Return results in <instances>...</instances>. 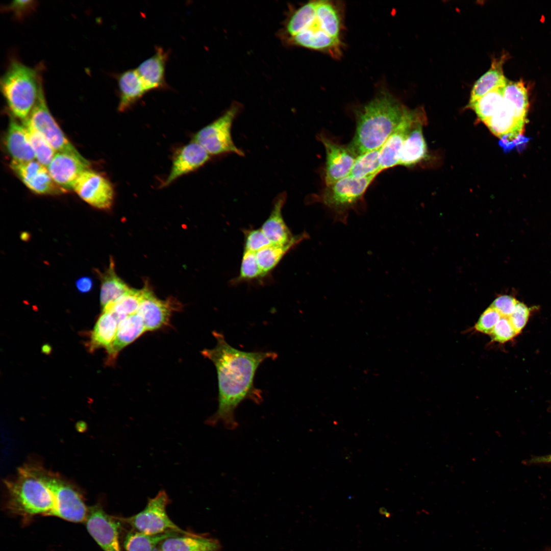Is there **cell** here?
Masks as SVG:
<instances>
[{"instance_id":"33","label":"cell","mask_w":551,"mask_h":551,"mask_svg":"<svg viewBox=\"0 0 551 551\" xmlns=\"http://www.w3.org/2000/svg\"><path fill=\"white\" fill-rule=\"evenodd\" d=\"M179 534L170 532L149 535L134 530L127 534L123 542L124 548L126 551H156L162 541Z\"/></svg>"},{"instance_id":"37","label":"cell","mask_w":551,"mask_h":551,"mask_svg":"<svg viewBox=\"0 0 551 551\" xmlns=\"http://www.w3.org/2000/svg\"><path fill=\"white\" fill-rule=\"evenodd\" d=\"M264 274L260 268L256 259V253L244 250L238 277L234 279L233 284L243 281H249L264 277Z\"/></svg>"},{"instance_id":"3","label":"cell","mask_w":551,"mask_h":551,"mask_svg":"<svg viewBox=\"0 0 551 551\" xmlns=\"http://www.w3.org/2000/svg\"><path fill=\"white\" fill-rule=\"evenodd\" d=\"M2 93L13 116L24 120L34 108L43 88L37 68L12 60L0 81Z\"/></svg>"},{"instance_id":"21","label":"cell","mask_w":551,"mask_h":551,"mask_svg":"<svg viewBox=\"0 0 551 551\" xmlns=\"http://www.w3.org/2000/svg\"><path fill=\"white\" fill-rule=\"evenodd\" d=\"M168 58L167 52L158 47L153 56L136 68L147 92L167 88L165 76Z\"/></svg>"},{"instance_id":"23","label":"cell","mask_w":551,"mask_h":551,"mask_svg":"<svg viewBox=\"0 0 551 551\" xmlns=\"http://www.w3.org/2000/svg\"><path fill=\"white\" fill-rule=\"evenodd\" d=\"M5 145L12 161L27 162L36 159L25 128L13 118L9 122Z\"/></svg>"},{"instance_id":"45","label":"cell","mask_w":551,"mask_h":551,"mask_svg":"<svg viewBox=\"0 0 551 551\" xmlns=\"http://www.w3.org/2000/svg\"><path fill=\"white\" fill-rule=\"evenodd\" d=\"M529 462L531 464L551 463V454L533 458Z\"/></svg>"},{"instance_id":"15","label":"cell","mask_w":551,"mask_h":551,"mask_svg":"<svg viewBox=\"0 0 551 551\" xmlns=\"http://www.w3.org/2000/svg\"><path fill=\"white\" fill-rule=\"evenodd\" d=\"M89 162L83 157L57 152L47 167L55 182L63 190L73 189L79 176L88 169Z\"/></svg>"},{"instance_id":"8","label":"cell","mask_w":551,"mask_h":551,"mask_svg":"<svg viewBox=\"0 0 551 551\" xmlns=\"http://www.w3.org/2000/svg\"><path fill=\"white\" fill-rule=\"evenodd\" d=\"M170 500L164 490L160 491L149 498L145 508L133 516L117 518L131 526L134 530L149 535L174 532L183 534L190 532L181 529L168 516L166 508Z\"/></svg>"},{"instance_id":"6","label":"cell","mask_w":551,"mask_h":551,"mask_svg":"<svg viewBox=\"0 0 551 551\" xmlns=\"http://www.w3.org/2000/svg\"><path fill=\"white\" fill-rule=\"evenodd\" d=\"M38 478L51 491L54 499V508L50 515L74 522L86 521L88 510L83 499L73 486L58 475L33 466Z\"/></svg>"},{"instance_id":"16","label":"cell","mask_w":551,"mask_h":551,"mask_svg":"<svg viewBox=\"0 0 551 551\" xmlns=\"http://www.w3.org/2000/svg\"><path fill=\"white\" fill-rule=\"evenodd\" d=\"M289 46L327 53L338 57L341 54L340 39L334 38L322 30L315 18L303 30L283 42Z\"/></svg>"},{"instance_id":"5","label":"cell","mask_w":551,"mask_h":551,"mask_svg":"<svg viewBox=\"0 0 551 551\" xmlns=\"http://www.w3.org/2000/svg\"><path fill=\"white\" fill-rule=\"evenodd\" d=\"M376 177L356 179L348 176L325 186L318 195L307 201L321 204L330 212L335 222L346 224L349 211L360 213L365 209L364 194Z\"/></svg>"},{"instance_id":"27","label":"cell","mask_w":551,"mask_h":551,"mask_svg":"<svg viewBox=\"0 0 551 551\" xmlns=\"http://www.w3.org/2000/svg\"><path fill=\"white\" fill-rule=\"evenodd\" d=\"M118 324L119 321L112 313L103 312L92 332L90 350L99 347H104L107 350L115 338Z\"/></svg>"},{"instance_id":"38","label":"cell","mask_w":551,"mask_h":551,"mask_svg":"<svg viewBox=\"0 0 551 551\" xmlns=\"http://www.w3.org/2000/svg\"><path fill=\"white\" fill-rule=\"evenodd\" d=\"M244 250L256 253L272 244L261 229L244 230Z\"/></svg>"},{"instance_id":"24","label":"cell","mask_w":551,"mask_h":551,"mask_svg":"<svg viewBox=\"0 0 551 551\" xmlns=\"http://www.w3.org/2000/svg\"><path fill=\"white\" fill-rule=\"evenodd\" d=\"M146 331L143 320L137 313L129 315L120 321L115 338L107 350L110 362L114 361L118 353L126 346L134 342Z\"/></svg>"},{"instance_id":"36","label":"cell","mask_w":551,"mask_h":551,"mask_svg":"<svg viewBox=\"0 0 551 551\" xmlns=\"http://www.w3.org/2000/svg\"><path fill=\"white\" fill-rule=\"evenodd\" d=\"M381 148L357 156L348 176L356 179H362L377 176L380 173V154Z\"/></svg>"},{"instance_id":"17","label":"cell","mask_w":551,"mask_h":551,"mask_svg":"<svg viewBox=\"0 0 551 551\" xmlns=\"http://www.w3.org/2000/svg\"><path fill=\"white\" fill-rule=\"evenodd\" d=\"M417 109L405 107L401 120L382 146L380 154L382 171L398 165L402 150L414 120Z\"/></svg>"},{"instance_id":"12","label":"cell","mask_w":551,"mask_h":551,"mask_svg":"<svg viewBox=\"0 0 551 551\" xmlns=\"http://www.w3.org/2000/svg\"><path fill=\"white\" fill-rule=\"evenodd\" d=\"M86 522L88 532L104 551H121L117 518L96 506L88 510Z\"/></svg>"},{"instance_id":"43","label":"cell","mask_w":551,"mask_h":551,"mask_svg":"<svg viewBox=\"0 0 551 551\" xmlns=\"http://www.w3.org/2000/svg\"><path fill=\"white\" fill-rule=\"evenodd\" d=\"M34 1H14L6 6L5 9L10 11L19 19H21L32 12L36 7Z\"/></svg>"},{"instance_id":"4","label":"cell","mask_w":551,"mask_h":551,"mask_svg":"<svg viewBox=\"0 0 551 551\" xmlns=\"http://www.w3.org/2000/svg\"><path fill=\"white\" fill-rule=\"evenodd\" d=\"M10 508L23 515H50L54 499L49 489L38 478L33 466L18 470L16 477L5 482Z\"/></svg>"},{"instance_id":"14","label":"cell","mask_w":551,"mask_h":551,"mask_svg":"<svg viewBox=\"0 0 551 551\" xmlns=\"http://www.w3.org/2000/svg\"><path fill=\"white\" fill-rule=\"evenodd\" d=\"M10 168L32 191L39 194H56L64 191L51 177L47 167L35 160L11 161Z\"/></svg>"},{"instance_id":"2","label":"cell","mask_w":551,"mask_h":551,"mask_svg":"<svg viewBox=\"0 0 551 551\" xmlns=\"http://www.w3.org/2000/svg\"><path fill=\"white\" fill-rule=\"evenodd\" d=\"M405 108L390 93L379 94L357 114L355 133L349 147L357 156L382 147L400 122Z\"/></svg>"},{"instance_id":"18","label":"cell","mask_w":551,"mask_h":551,"mask_svg":"<svg viewBox=\"0 0 551 551\" xmlns=\"http://www.w3.org/2000/svg\"><path fill=\"white\" fill-rule=\"evenodd\" d=\"M210 155L196 141L183 146L174 158L170 172L163 186H167L179 177L203 166L210 159Z\"/></svg>"},{"instance_id":"26","label":"cell","mask_w":551,"mask_h":551,"mask_svg":"<svg viewBox=\"0 0 551 551\" xmlns=\"http://www.w3.org/2000/svg\"><path fill=\"white\" fill-rule=\"evenodd\" d=\"M505 55L494 58L490 69L474 84L470 96L471 103L494 88L505 85L507 80L503 73V66L506 60Z\"/></svg>"},{"instance_id":"22","label":"cell","mask_w":551,"mask_h":551,"mask_svg":"<svg viewBox=\"0 0 551 551\" xmlns=\"http://www.w3.org/2000/svg\"><path fill=\"white\" fill-rule=\"evenodd\" d=\"M220 547L217 539L191 533L179 534L165 539L156 551H219Z\"/></svg>"},{"instance_id":"29","label":"cell","mask_w":551,"mask_h":551,"mask_svg":"<svg viewBox=\"0 0 551 551\" xmlns=\"http://www.w3.org/2000/svg\"><path fill=\"white\" fill-rule=\"evenodd\" d=\"M114 264L111 260L106 271L101 276L100 303L102 307L113 303L131 288L116 273Z\"/></svg>"},{"instance_id":"30","label":"cell","mask_w":551,"mask_h":551,"mask_svg":"<svg viewBox=\"0 0 551 551\" xmlns=\"http://www.w3.org/2000/svg\"><path fill=\"white\" fill-rule=\"evenodd\" d=\"M145 290L131 289L115 302L103 308V312L112 313L119 323L125 317L136 313L144 299Z\"/></svg>"},{"instance_id":"25","label":"cell","mask_w":551,"mask_h":551,"mask_svg":"<svg viewBox=\"0 0 551 551\" xmlns=\"http://www.w3.org/2000/svg\"><path fill=\"white\" fill-rule=\"evenodd\" d=\"M119 103L118 110L124 112L147 92L136 69L124 71L117 75Z\"/></svg>"},{"instance_id":"44","label":"cell","mask_w":551,"mask_h":551,"mask_svg":"<svg viewBox=\"0 0 551 551\" xmlns=\"http://www.w3.org/2000/svg\"><path fill=\"white\" fill-rule=\"evenodd\" d=\"M76 286L78 290L81 293H87L91 290L93 288V281L90 277H83L76 281Z\"/></svg>"},{"instance_id":"13","label":"cell","mask_w":551,"mask_h":551,"mask_svg":"<svg viewBox=\"0 0 551 551\" xmlns=\"http://www.w3.org/2000/svg\"><path fill=\"white\" fill-rule=\"evenodd\" d=\"M144 299L137 311L146 331H155L166 325L172 313L181 306L175 298L161 299L156 296L148 285L144 287Z\"/></svg>"},{"instance_id":"9","label":"cell","mask_w":551,"mask_h":551,"mask_svg":"<svg viewBox=\"0 0 551 551\" xmlns=\"http://www.w3.org/2000/svg\"><path fill=\"white\" fill-rule=\"evenodd\" d=\"M27 118L44 137L55 151L83 157L65 136L52 115L46 104L43 88Z\"/></svg>"},{"instance_id":"42","label":"cell","mask_w":551,"mask_h":551,"mask_svg":"<svg viewBox=\"0 0 551 551\" xmlns=\"http://www.w3.org/2000/svg\"><path fill=\"white\" fill-rule=\"evenodd\" d=\"M518 301L508 295L497 297L491 307L495 309L502 316L509 317L514 311Z\"/></svg>"},{"instance_id":"7","label":"cell","mask_w":551,"mask_h":551,"mask_svg":"<svg viewBox=\"0 0 551 551\" xmlns=\"http://www.w3.org/2000/svg\"><path fill=\"white\" fill-rule=\"evenodd\" d=\"M241 108V104L232 103L221 116L197 132L194 140L202 145L210 155L234 153L243 156L244 153L235 145L231 136L233 121Z\"/></svg>"},{"instance_id":"41","label":"cell","mask_w":551,"mask_h":551,"mask_svg":"<svg viewBox=\"0 0 551 551\" xmlns=\"http://www.w3.org/2000/svg\"><path fill=\"white\" fill-rule=\"evenodd\" d=\"M531 314V309L524 304L518 302L514 311L509 317L516 333L518 335L525 327Z\"/></svg>"},{"instance_id":"40","label":"cell","mask_w":551,"mask_h":551,"mask_svg":"<svg viewBox=\"0 0 551 551\" xmlns=\"http://www.w3.org/2000/svg\"><path fill=\"white\" fill-rule=\"evenodd\" d=\"M501 317L499 312L490 306L481 314L474 328L478 332L490 335Z\"/></svg>"},{"instance_id":"19","label":"cell","mask_w":551,"mask_h":551,"mask_svg":"<svg viewBox=\"0 0 551 551\" xmlns=\"http://www.w3.org/2000/svg\"><path fill=\"white\" fill-rule=\"evenodd\" d=\"M426 122L427 118L424 110L417 109L402 150L398 165L410 167L425 158L427 146L422 133V127Z\"/></svg>"},{"instance_id":"1","label":"cell","mask_w":551,"mask_h":551,"mask_svg":"<svg viewBox=\"0 0 551 551\" xmlns=\"http://www.w3.org/2000/svg\"><path fill=\"white\" fill-rule=\"evenodd\" d=\"M213 334L216 345L211 349H205L202 354L211 360L216 369L218 381V408L206 421L215 425L221 423L229 430L238 426L235 411L246 400L260 404L263 400L262 392L254 385L256 373L260 365L268 359H275L273 352H245L229 344L224 335L217 331Z\"/></svg>"},{"instance_id":"35","label":"cell","mask_w":551,"mask_h":551,"mask_svg":"<svg viewBox=\"0 0 551 551\" xmlns=\"http://www.w3.org/2000/svg\"><path fill=\"white\" fill-rule=\"evenodd\" d=\"M504 98L513 108L518 117L527 122L529 101L524 83L522 81L507 82Z\"/></svg>"},{"instance_id":"28","label":"cell","mask_w":551,"mask_h":551,"mask_svg":"<svg viewBox=\"0 0 551 551\" xmlns=\"http://www.w3.org/2000/svg\"><path fill=\"white\" fill-rule=\"evenodd\" d=\"M309 238L308 234L304 232L299 234L294 241L286 245L271 244L256 253L258 265L264 273L268 274L273 269L284 256L290 249L305 239Z\"/></svg>"},{"instance_id":"20","label":"cell","mask_w":551,"mask_h":551,"mask_svg":"<svg viewBox=\"0 0 551 551\" xmlns=\"http://www.w3.org/2000/svg\"><path fill=\"white\" fill-rule=\"evenodd\" d=\"M287 193H279L274 199L268 217L260 228L272 244L286 245L296 240L299 236H294L286 224L282 209L286 203Z\"/></svg>"},{"instance_id":"32","label":"cell","mask_w":551,"mask_h":551,"mask_svg":"<svg viewBox=\"0 0 551 551\" xmlns=\"http://www.w3.org/2000/svg\"><path fill=\"white\" fill-rule=\"evenodd\" d=\"M506 84L494 88L468 104V107L474 111L483 123L492 116L503 104Z\"/></svg>"},{"instance_id":"39","label":"cell","mask_w":551,"mask_h":551,"mask_svg":"<svg viewBox=\"0 0 551 551\" xmlns=\"http://www.w3.org/2000/svg\"><path fill=\"white\" fill-rule=\"evenodd\" d=\"M490 335L493 341L504 343L514 338L517 334L509 317L502 316Z\"/></svg>"},{"instance_id":"31","label":"cell","mask_w":551,"mask_h":551,"mask_svg":"<svg viewBox=\"0 0 551 551\" xmlns=\"http://www.w3.org/2000/svg\"><path fill=\"white\" fill-rule=\"evenodd\" d=\"M317 21L320 27L331 37L340 39L341 19L337 7L328 1H315Z\"/></svg>"},{"instance_id":"10","label":"cell","mask_w":551,"mask_h":551,"mask_svg":"<svg viewBox=\"0 0 551 551\" xmlns=\"http://www.w3.org/2000/svg\"><path fill=\"white\" fill-rule=\"evenodd\" d=\"M73 189L85 202L101 209H110L114 199V190L110 182L100 173L85 170L76 181Z\"/></svg>"},{"instance_id":"34","label":"cell","mask_w":551,"mask_h":551,"mask_svg":"<svg viewBox=\"0 0 551 551\" xmlns=\"http://www.w3.org/2000/svg\"><path fill=\"white\" fill-rule=\"evenodd\" d=\"M27 136L37 161L47 167L56 154L44 137L31 123L28 118L23 120Z\"/></svg>"},{"instance_id":"11","label":"cell","mask_w":551,"mask_h":551,"mask_svg":"<svg viewBox=\"0 0 551 551\" xmlns=\"http://www.w3.org/2000/svg\"><path fill=\"white\" fill-rule=\"evenodd\" d=\"M317 139L323 145L325 151L324 171L325 186L348 176L357 156L348 145L337 143L322 133L317 136Z\"/></svg>"}]
</instances>
